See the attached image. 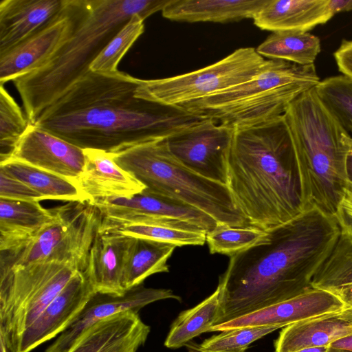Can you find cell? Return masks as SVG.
<instances>
[{
    "mask_svg": "<svg viewBox=\"0 0 352 352\" xmlns=\"http://www.w3.org/2000/svg\"><path fill=\"white\" fill-rule=\"evenodd\" d=\"M141 79L91 70L36 118L34 126L83 149L115 153L167 139L206 119L135 96Z\"/></svg>",
    "mask_w": 352,
    "mask_h": 352,
    "instance_id": "cell-1",
    "label": "cell"
},
{
    "mask_svg": "<svg viewBox=\"0 0 352 352\" xmlns=\"http://www.w3.org/2000/svg\"><path fill=\"white\" fill-rule=\"evenodd\" d=\"M266 232L254 245L230 257L219 278L220 307L213 326L311 289L340 228L335 216L311 208Z\"/></svg>",
    "mask_w": 352,
    "mask_h": 352,
    "instance_id": "cell-2",
    "label": "cell"
},
{
    "mask_svg": "<svg viewBox=\"0 0 352 352\" xmlns=\"http://www.w3.org/2000/svg\"><path fill=\"white\" fill-rule=\"evenodd\" d=\"M227 186L250 224L265 231L305 210L295 148L284 115L236 129Z\"/></svg>",
    "mask_w": 352,
    "mask_h": 352,
    "instance_id": "cell-3",
    "label": "cell"
},
{
    "mask_svg": "<svg viewBox=\"0 0 352 352\" xmlns=\"http://www.w3.org/2000/svg\"><path fill=\"white\" fill-rule=\"evenodd\" d=\"M171 0H88L72 35L40 67L13 80L25 113L38 116L90 71L92 62L133 15L144 20Z\"/></svg>",
    "mask_w": 352,
    "mask_h": 352,
    "instance_id": "cell-4",
    "label": "cell"
},
{
    "mask_svg": "<svg viewBox=\"0 0 352 352\" xmlns=\"http://www.w3.org/2000/svg\"><path fill=\"white\" fill-rule=\"evenodd\" d=\"M296 151L304 210L335 216L346 191V160L352 135L326 109L315 87L283 114Z\"/></svg>",
    "mask_w": 352,
    "mask_h": 352,
    "instance_id": "cell-5",
    "label": "cell"
},
{
    "mask_svg": "<svg viewBox=\"0 0 352 352\" xmlns=\"http://www.w3.org/2000/svg\"><path fill=\"white\" fill-rule=\"evenodd\" d=\"M320 81L314 64L267 59L249 80L180 108L219 124L244 128L283 116L296 97Z\"/></svg>",
    "mask_w": 352,
    "mask_h": 352,
    "instance_id": "cell-6",
    "label": "cell"
},
{
    "mask_svg": "<svg viewBox=\"0 0 352 352\" xmlns=\"http://www.w3.org/2000/svg\"><path fill=\"white\" fill-rule=\"evenodd\" d=\"M166 139L111 153L115 162L145 186L146 191L169 197L209 214L219 225H250L227 186L189 170L170 152Z\"/></svg>",
    "mask_w": 352,
    "mask_h": 352,
    "instance_id": "cell-7",
    "label": "cell"
},
{
    "mask_svg": "<svg viewBox=\"0 0 352 352\" xmlns=\"http://www.w3.org/2000/svg\"><path fill=\"white\" fill-rule=\"evenodd\" d=\"M55 220L34 236L0 252V272L40 262L87 267L89 251L102 217L89 202H68L56 207Z\"/></svg>",
    "mask_w": 352,
    "mask_h": 352,
    "instance_id": "cell-8",
    "label": "cell"
},
{
    "mask_svg": "<svg viewBox=\"0 0 352 352\" xmlns=\"http://www.w3.org/2000/svg\"><path fill=\"white\" fill-rule=\"evenodd\" d=\"M78 270L70 264L40 262L0 272V336L11 351Z\"/></svg>",
    "mask_w": 352,
    "mask_h": 352,
    "instance_id": "cell-9",
    "label": "cell"
},
{
    "mask_svg": "<svg viewBox=\"0 0 352 352\" xmlns=\"http://www.w3.org/2000/svg\"><path fill=\"white\" fill-rule=\"evenodd\" d=\"M267 59L254 47H241L204 68L160 79L141 80L138 98L180 107L251 79Z\"/></svg>",
    "mask_w": 352,
    "mask_h": 352,
    "instance_id": "cell-10",
    "label": "cell"
},
{
    "mask_svg": "<svg viewBox=\"0 0 352 352\" xmlns=\"http://www.w3.org/2000/svg\"><path fill=\"white\" fill-rule=\"evenodd\" d=\"M101 224H157L208 232L217 221L204 212L177 199L144 190L131 197H109L93 201Z\"/></svg>",
    "mask_w": 352,
    "mask_h": 352,
    "instance_id": "cell-11",
    "label": "cell"
},
{
    "mask_svg": "<svg viewBox=\"0 0 352 352\" xmlns=\"http://www.w3.org/2000/svg\"><path fill=\"white\" fill-rule=\"evenodd\" d=\"M235 130L206 118L166 140L171 154L185 167L227 186L228 157Z\"/></svg>",
    "mask_w": 352,
    "mask_h": 352,
    "instance_id": "cell-12",
    "label": "cell"
},
{
    "mask_svg": "<svg viewBox=\"0 0 352 352\" xmlns=\"http://www.w3.org/2000/svg\"><path fill=\"white\" fill-rule=\"evenodd\" d=\"M88 0H66L63 9L43 27L0 54V85L43 65L72 35Z\"/></svg>",
    "mask_w": 352,
    "mask_h": 352,
    "instance_id": "cell-13",
    "label": "cell"
},
{
    "mask_svg": "<svg viewBox=\"0 0 352 352\" xmlns=\"http://www.w3.org/2000/svg\"><path fill=\"white\" fill-rule=\"evenodd\" d=\"M96 294L86 270H78L18 339L12 352H31L58 337Z\"/></svg>",
    "mask_w": 352,
    "mask_h": 352,
    "instance_id": "cell-14",
    "label": "cell"
},
{
    "mask_svg": "<svg viewBox=\"0 0 352 352\" xmlns=\"http://www.w3.org/2000/svg\"><path fill=\"white\" fill-rule=\"evenodd\" d=\"M7 160L25 163L76 184L85 165L83 148L32 124L11 155L2 162Z\"/></svg>",
    "mask_w": 352,
    "mask_h": 352,
    "instance_id": "cell-15",
    "label": "cell"
},
{
    "mask_svg": "<svg viewBox=\"0 0 352 352\" xmlns=\"http://www.w3.org/2000/svg\"><path fill=\"white\" fill-rule=\"evenodd\" d=\"M170 298L180 300L170 289L145 287L143 284L128 290L123 296L96 293L45 352H67L86 329L98 321L122 311L138 313L148 304Z\"/></svg>",
    "mask_w": 352,
    "mask_h": 352,
    "instance_id": "cell-16",
    "label": "cell"
},
{
    "mask_svg": "<svg viewBox=\"0 0 352 352\" xmlns=\"http://www.w3.org/2000/svg\"><path fill=\"white\" fill-rule=\"evenodd\" d=\"M345 307L344 302L333 292L312 287L294 298L212 326L210 331L256 326L283 328L297 322L339 311Z\"/></svg>",
    "mask_w": 352,
    "mask_h": 352,
    "instance_id": "cell-17",
    "label": "cell"
},
{
    "mask_svg": "<svg viewBox=\"0 0 352 352\" xmlns=\"http://www.w3.org/2000/svg\"><path fill=\"white\" fill-rule=\"evenodd\" d=\"M150 331L138 313L122 311L86 329L67 352H137Z\"/></svg>",
    "mask_w": 352,
    "mask_h": 352,
    "instance_id": "cell-18",
    "label": "cell"
},
{
    "mask_svg": "<svg viewBox=\"0 0 352 352\" xmlns=\"http://www.w3.org/2000/svg\"><path fill=\"white\" fill-rule=\"evenodd\" d=\"M134 240L135 237L99 227L85 270L96 293L113 296L126 294L124 272Z\"/></svg>",
    "mask_w": 352,
    "mask_h": 352,
    "instance_id": "cell-19",
    "label": "cell"
},
{
    "mask_svg": "<svg viewBox=\"0 0 352 352\" xmlns=\"http://www.w3.org/2000/svg\"><path fill=\"white\" fill-rule=\"evenodd\" d=\"M85 165L76 184L91 204L109 197H131L141 193L145 186L122 168L111 153L85 148Z\"/></svg>",
    "mask_w": 352,
    "mask_h": 352,
    "instance_id": "cell-20",
    "label": "cell"
},
{
    "mask_svg": "<svg viewBox=\"0 0 352 352\" xmlns=\"http://www.w3.org/2000/svg\"><path fill=\"white\" fill-rule=\"evenodd\" d=\"M352 335V306L289 324L274 342L275 352H294L315 346H327Z\"/></svg>",
    "mask_w": 352,
    "mask_h": 352,
    "instance_id": "cell-21",
    "label": "cell"
},
{
    "mask_svg": "<svg viewBox=\"0 0 352 352\" xmlns=\"http://www.w3.org/2000/svg\"><path fill=\"white\" fill-rule=\"evenodd\" d=\"M65 3L66 0H1L0 54L43 27Z\"/></svg>",
    "mask_w": 352,
    "mask_h": 352,
    "instance_id": "cell-22",
    "label": "cell"
},
{
    "mask_svg": "<svg viewBox=\"0 0 352 352\" xmlns=\"http://www.w3.org/2000/svg\"><path fill=\"white\" fill-rule=\"evenodd\" d=\"M333 16L329 0H267L252 19L263 30L309 32Z\"/></svg>",
    "mask_w": 352,
    "mask_h": 352,
    "instance_id": "cell-23",
    "label": "cell"
},
{
    "mask_svg": "<svg viewBox=\"0 0 352 352\" xmlns=\"http://www.w3.org/2000/svg\"><path fill=\"white\" fill-rule=\"evenodd\" d=\"M267 0H171L162 11L180 22L228 23L253 19Z\"/></svg>",
    "mask_w": 352,
    "mask_h": 352,
    "instance_id": "cell-24",
    "label": "cell"
},
{
    "mask_svg": "<svg viewBox=\"0 0 352 352\" xmlns=\"http://www.w3.org/2000/svg\"><path fill=\"white\" fill-rule=\"evenodd\" d=\"M56 217V208L39 201L0 198V252L34 236Z\"/></svg>",
    "mask_w": 352,
    "mask_h": 352,
    "instance_id": "cell-25",
    "label": "cell"
},
{
    "mask_svg": "<svg viewBox=\"0 0 352 352\" xmlns=\"http://www.w3.org/2000/svg\"><path fill=\"white\" fill-rule=\"evenodd\" d=\"M0 169L25 183L43 199L88 202L75 182L60 175L16 160L0 162Z\"/></svg>",
    "mask_w": 352,
    "mask_h": 352,
    "instance_id": "cell-26",
    "label": "cell"
},
{
    "mask_svg": "<svg viewBox=\"0 0 352 352\" xmlns=\"http://www.w3.org/2000/svg\"><path fill=\"white\" fill-rule=\"evenodd\" d=\"M175 245L150 239L135 238L123 276V286L128 290L143 284L148 276L168 272V259Z\"/></svg>",
    "mask_w": 352,
    "mask_h": 352,
    "instance_id": "cell-27",
    "label": "cell"
},
{
    "mask_svg": "<svg viewBox=\"0 0 352 352\" xmlns=\"http://www.w3.org/2000/svg\"><path fill=\"white\" fill-rule=\"evenodd\" d=\"M268 59L282 60L300 65L314 64L320 52V38L309 32H274L256 49Z\"/></svg>",
    "mask_w": 352,
    "mask_h": 352,
    "instance_id": "cell-28",
    "label": "cell"
},
{
    "mask_svg": "<svg viewBox=\"0 0 352 352\" xmlns=\"http://www.w3.org/2000/svg\"><path fill=\"white\" fill-rule=\"evenodd\" d=\"M220 307V288L196 306L182 311L172 323L165 339L168 349H178L194 338L210 332L214 325Z\"/></svg>",
    "mask_w": 352,
    "mask_h": 352,
    "instance_id": "cell-29",
    "label": "cell"
},
{
    "mask_svg": "<svg viewBox=\"0 0 352 352\" xmlns=\"http://www.w3.org/2000/svg\"><path fill=\"white\" fill-rule=\"evenodd\" d=\"M352 284V235L340 232L329 256L313 278V287L333 291Z\"/></svg>",
    "mask_w": 352,
    "mask_h": 352,
    "instance_id": "cell-30",
    "label": "cell"
},
{
    "mask_svg": "<svg viewBox=\"0 0 352 352\" xmlns=\"http://www.w3.org/2000/svg\"><path fill=\"white\" fill-rule=\"evenodd\" d=\"M100 228L120 234L150 239L177 246L203 245L206 241V232L192 231L168 226L145 223H125L103 226Z\"/></svg>",
    "mask_w": 352,
    "mask_h": 352,
    "instance_id": "cell-31",
    "label": "cell"
},
{
    "mask_svg": "<svg viewBox=\"0 0 352 352\" xmlns=\"http://www.w3.org/2000/svg\"><path fill=\"white\" fill-rule=\"evenodd\" d=\"M326 109L349 133L352 129V78L342 74L328 77L316 86Z\"/></svg>",
    "mask_w": 352,
    "mask_h": 352,
    "instance_id": "cell-32",
    "label": "cell"
},
{
    "mask_svg": "<svg viewBox=\"0 0 352 352\" xmlns=\"http://www.w3.org/2000/svg\"><path fill=\"white\" fill-rule=\"evenodd\" d=\"M144 21L139 15L130 18L92 62L90 70L107 74L118 72L120 61L144 32Z\"/></svg>",
    "mask_w": 352,
    "mask_h": 352,
    "instance_id": "cell-33",
    "label": "cell"
},
{
    "mask_svg": "<svg viewBox=\"0 0 352 352\" xmlns=\"http://www.w3.org/2000/svg\"><path fill=\"white\" fill-rule=\"evenodd\" d=\"M30 123L8 91L0 85V162L6 160Z\"/></svg>",
    "mask_w": 352,
    "mask_h": 352,
    "instance_id": "cell-34",
    "label": "cell"
},
{
    "mask_svg": "<svg viewBox=\"0 0 352 352\" xmlns=\"http://www.w3.org/2000/svg\"><path fill=\"white\" fill-rule=\"evenodd\" d=\"M267 232L251 225L232 227L218 225L206 233V242L211 254H221L230 257L260 241Z\"/></svg>",
    "mask_w": 352,
    "mask_h": 352,
    "instance_id": "cell-35",
    "label": "cell"
},
{
    "mask_svg": "<svg viewBox=\"0 0 352 352\" xmlns=\"http://www.w3.org/2000/svg\"><path fill=\"white\" fill-rule=\"evenodd\" d=\"M278 329V326H256L225 330L193 346L203 352H245L252 343Z\"/></svg>",
    "mask_w": 352,
    "mask_h": 352,
    "instance_id": "cell-36",
    "label": "cell"
},
{
    "mask_svg": "<svg viewBox=\"0 0 352 352\" xmlns=\"http://www.w3.org/2000/svg\"><path fill=\"white\" fill-rule=\"evenodd\" d=\"M0 198L31 201L44 200L40 194L25 183L1 169Z\"/></svg>",
    "mask_w": 352,
    "mask_h": 352,
    "instance_id": "cell-37",
    "label": "cell"
},
{
    "mask_svg": "<svg viewBox=\"0 0 352 352\" xmlns=\"http://www.w3.org/2000/svg\"><path fill=\"white\" fill-rule=\"evenodd\" d=\"M335 217L340 232L352 235V192L346 191Z\"/></svg>",
    "mask_w": 352,
    "mask_h": 352,
    "instance_id": "cell-38",
    "label": "cell"
},
{
    "mask_svg": "<svg viewBox=\"0 0 352 352\" xmlns=\"http://www.w3.org/2000/svg\"><path fill=\"white\" fill-rule=\"evenodd\" d=\"M333 56L339 71L352 78V40L343 39Z\"/></svg>",
    "mask_w": 352,
    "mask_h": 352,
    "instance_id": "cell-39",
    "label": "cell"
},
{
    "mask_svg": "<svg viewBox=\"0 0 352 352\" xmlns=\"http://www.w3.org/2000/svg\"><path fill=\"white\" fill-rule=\"evenodd\" d=\"M329 5L333 14L352 10V0H329Z\"/></svg>",
    "mask_w": 352,
    "mask_h": 352,
    "instance_id": "cell-40",
    "label": "cell"
},
{
    "mask_svg": "<svg viewBox=\"0 0 352 352\" xmlns=\"http://www.w3.org/2000/svg\"><path fill=\"white\" fill-rule=\"evenodd\" d=\"M331 292L336 294L344 302L346 307L352 306V284Z\"/></svg>",
    "mask_w": 352,
    "mask_h": 352,
    "instance_id": "cell-41",
    "label": "cell"
},
{
    "mask_svg": "<svg viewBox=\"0 0 352 352\" xmlns=\"http://www.w3.org/2000/svg\"><path fill=\"white\" fill-rule=\"evenodd\" d=\"M330 346L333 349L352 351V335L333 342Z\"/></svg>",
    "mask_w": 352,
    "mask_h": 352,
    "instance_id": "cell-42",
    "label": "cell"
},
{
    "mask_svg": "<svg viewBox=\"0 0 352 352\" xmlns=\"http://www.w3.org/2000/svg\"><path fill=\"white\" fill-rule=\"evenodd\" d=\"M346 186L347 191L352 192V142L346 160Z\"/></svg>",
    "mask_w": 352,
    "mask_h": 352,
    "instance_id": "cell-43",
    "label": "cell"
},
{
    "mask_svg": "<svg viewBox=\"0 0 352 352\" xmlns=\"http://www.w3.org/2000/svg\"><path fill=\"white\" fill-rule=\"evenodd\" d=\"M330 346L308 347L300 349L294 352H327Z\"/></svg>",
    "mask_w": 352,
    "mask_h": 352,
    "instance_id": "cell-44",
    "label": "cell"
},
{
    "mask_svg": "<svg viewBox=\"0 0 352 352\" xmlns=\"http://www.w3.org/2000/svg\"><path fill=\"white\" fill-rule=\"evenodd\" d=\"M0 352H12L8 348L4 338L0 336Z\"/></svg>",
    "mask_w": 352,
    "mask_h": 352,
    "instance_id": "cell-45",
    "label": "cell"
},
{
    "mask_svg": "<svg viewBox=\"0 0 352 352\" xmlns=\"http://www.w3.org/2000/svg\"><path fill=\"white\" fill-rule=\"evenodd\" d=\"M327 352H352V351H347V350L333 349L330 346Z\"/></svg>",
    "mask_w": 352,
    "mask_h": 352,
    "instance_id": "cell-46",
    "label": "cell"
},
{
    "mask_svg": "<svg viewBox=\"0 0 352 352\" xmlns=\"http://www.w3.org/2000/svg\"><path fill=\"white\" fill-rule=\"evenodd\" d=\"M190 350H189V352H203V351H200L197 349H196L193 346H190Z\"/></svg>",
    "mask_w": 352,
    "mask_h": 352,
    "instance_id": "cell-47",
    "label": "cell"
}]
</instances>
